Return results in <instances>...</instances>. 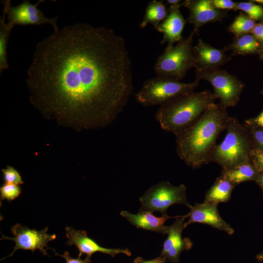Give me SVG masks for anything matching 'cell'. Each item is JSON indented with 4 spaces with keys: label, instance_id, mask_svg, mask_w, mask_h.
I'll return each mask as SVG.
<instances>
[{
    "label": "cell",
    "instance_id": "1",
    "mask_svg": "<svg viewBox=\"0 0 263 263\" xmlns=\"http://www.w3.org/2000/svg\"><path fill=\"white\" fill-rule=\"evenodd\" d=\"M27 74L32 104L76 131L110 125L133 90L124 39L111 29L87 23L58 28L39 41Z\"/></svg>",
    "mask_w": 263,
    "mask_h": 263
},
{
    "label": "cell",
    "instance_id": "2",
    "mask_svg": "<svg viewBox=\"0 0 263 263\" xmlns=\"http://www.w3.org/2000/svg\"><path fill=\"white\" fill-rule=\"evenodd\" d=\"M226 109L215 103L176 136L177 153L187 165L197 169L211 162L216 141L226 130L230 117Z\"/></svg>",
    "mask_w": 263,
    "mask_h": 263
},
{
    "label": "cell",
    "instance_id": "3",
    "mask_svg": "<svg viewBox=\"0 0 263 263\" xmlns=\"http://www.w3.org/2000/svg\"><path fill=\"white\" fill-rule=\"evenodd\" d=\"M216 99L208 90L193 91L160 106L155 118L162 129L177 136L214 104Z\"/></svg>",
    "mask_w": 263,
    "mask_h": 263
},
{
    "label": "cell",
    "instance_id": "4",
    "mask_svg": "<svg viewBox=\"0 0 263 263\" xmlns=\"http://www.w3.org/2000/svg\"><path fill=\"white\" fill-rule=\"evenodd\" d=\"M226 130L224 140L216 145L210 159L224 169L250 161L252 148L246 126L236 117H229Z\"/></svg>",
    "mask_w": 263,
    "mask_h": 263
},
{
    "label": "cell",
    "instance_id": "5",
    "mask_svg": "<svg viewBox=\"0 0 263 263\" xmlns=\"http://www.w3.org/2000/svg\"><path fill=\"white\" fill-rule=\"evenodd\" d=\"M197 32L193 29L186 38L182 39L176 45L167 46L158 57L154 67L157 76L180 81L191 68L195 67L192 42Z\"/></svg>",
    "mask_w": 263,
    "mask_h": 263
},
{
    "label": "cell",
    "instance_id": "6",
    "mask_svg": "<svg viewBox=\"0 0 263 263\" xmlns=\"http://www.w3.org/2000/svg\"><path fill=\"white\" fill-rule=\"evenodd\" d=\"M199 80L183 83L168 77L156 76L145 81L135 94L136 100L145 107L161 106L194 91Z\"/></svg>",
    "mask_w": 263,
    "mask_h": 263
},
{
    "label": "cell",
    "instance_id": "7",
    "mask_svg": "<svg viewBox=\"0 0 263 263\" xmlns=\"http://www.w3.org/2000/svg\"><path fill=\"white\" fill-rule=\"evenodd\" d=\"M196 79L209 82L219 104L224 108L235 107L239 102L244 87V84L236 76L219 67L195 69Z\"/></svg>",
    "mask_w": 263,
    "mask_h": 263
},
{
    "label": "cell",
    "instance_id": "8",
    "mask_svg": "<svg viewBox=\"0 0 263 263\" xmlns=\"http://www.w3.org/2000/svg\"><path fill=\"white\" fill-rule=\"evenodd\" d=\"M186 190L184 184L175 186L168 181H162L152 186L139 198L141 203L140 211L167 214L168 208L176 204H182L190 209L192 206L187 200Z\"/></svg>",
    "mask_w": 263,
    "mask_h": 263
},
{
    "label": "cell",
    "instance_id": "9",
    "mask_svg": "<svg viewBox=\"0 0 263 263\" xmlns=\"http://www.w3.org/2000/svg\"><path fill=\"white\" fill-rule=\"evenodd\" d=\"M44 1L40 0L35 4H32L29 0H25L16 6H12L9 0L2 1L3 10L7 15L6 25L8 28L12 30L16 25H40L48 23L52 25L54 30L58 29L57 25L58 18H48L37 8L38 4Z\"/></svg>",
    "mask_w": 263,
    "mask_h": 263
},
{
    "label": "cell",
    "instance_id": "10",
    "mask_svg": "<svg viewBox=\"0 0 263 263\" xmlns=\"http://www.w3.org/2000/svg\"><path fill=\"white\" fill-rule=\"evenodd\" d=\"M48 227L41 230L30 229L20 224L14 225L11 231L14 237L10 238L2 235L0 240H11L16 243L13 252L8 257H11L18 249L30 250L33 252L38 249L44 255L49 256L47 252L48 243L56 239L55 234L47 233Z\"/></svg>",
    "mask_w": 263,
    "mask_h": 263
},
{
    "label": "cell",
    "instance_id": "11",
    "mask_svg": "<svg viewBox=\"0 0 263 263\" xmlns=\"http://www.w3.org/2000/svg\"><path fill=\"white\" fill-rule=\"evenodd\" d=\"M185 215L179 216L171 225L169 226L168 237L163 244L161 256L172 263H179L180 255L184 250H189L193 244L191 241L182 237L185 227Z\"/></svg>",
    "mask_w": 263,
    "mask_h": 263
},
{
    "label": "cell",
    "instance_id": "12",
    "mask_svg": "<svg viewBox=\"0 0 263 263\" xmlns=\"http://www.w3.org/2000/svg\"><path fill=\"white\" fill-rule=\"evenodd\" d=\"M218 205L217 203L205 202L202 204L195 203L189 212L185 215L186 218H189L188 222H185V227L191 223H199L224 231L229 235L233 234L234 229L220 215Z\"/></svg>",
    "mask_w": 263,
    "mask_h": 263
},
{
    "label": "cell",
    "instance_id": "13",
    "mask_svg": "<svg viewBox=\"0 0 263 263\" xmlns=\"http://www.w3.org/2000/svg\"><path fill=\"white\" fill-rule=\"evenodd\" d=\"M182 6L189 10L187 22L193 24L197 31L206 23L221 21L227 17V12L215 8L211 0H186L182 2Z\"/></svg>",
    "mask_w": 263,
    "mask_h": 263
},
{
    "label": "cell",
    "instance_id": "14",
    "mask_svg": "<svg viewBox=\"0 0 263 263\" xmlns=\"http://www.w3.org/2000/svg\"><path fill=\"white\" fill-rule=\"evenodd\" d=\"M65 230L68 239L66 244L70 246H76L79 251L78 257H81L83 254L92 257L97 252L109 254L112 257L120 253L128 256L132 255L130 251L127 248H108L101 246L95 241L88 237L84 230H76L69 226L65 227Z\"/></svg>",
    "mask_w": 263,
    "mask_h": 263
},
{
    "label": "cell",
    "instance_id": "15",
    "mask_svg": "<svg viewBox=\"0 0 263 263\" xmlns=\"http://www.w3.org/2000/svg\"><path fill=\"white\" fill-rule=\"evenodd\" d=\"M195 68L208 69L218 68L231 60V57L225 54V48L219 49L213 47L199 38L197 44L193 46Z\"/></svg>",
    "mask_w": 263,
    "mask_h": 263
},
{
    "label": "cell",
    "instance_id": "16",
    "mask_svg": "<svg viewBox=\"0 0 263 263\" xmlns=\"http://www.w3.org/2000/svg\"><path fill=\"white\" fill-rule=\"evenodd\" d=\"M181 6H169L166 19L155 27L163 34L161 43L167 42L168 46L173 45L174 43L182 39V33L187 21L180 11Z\"/></svg>",
    "mask_w": 263,
    "mask_h": 263
},
{
    "label": "cell",
    "instance_id": "17",
    "mask_svg": "<svg viewBox=\"0 0 263 263\" xmlns=\"http://www.w3.org/2000/svg\"><path fill=\"white\" fill-rule=\"evenodd\" d=\"M120 214L137 228H142L163 234H167L169 227V226L164 225L165 222L169 218L179 217H170L167 214L157 217L153 214L152 212L150 211H140L137 214H134L123 210Z\"/></svg>",
    "mask_w": 263,
    "mask_h": 263
},
{
    "label": "cell",
    "instance_id": "18",
    "mask_svg": "<svg viewBox=\"0 0 263 263\" xmlns=\"http://www.w3.org/2000/svg\"><path fill=\"white\" fill-rule=\"evenodd\" d=\"M259 173L249 161L229 169H222L221 175L236 187L244 182L255 181Z\"/></svg>",
    "mask_w": 263,
    "mask_h": 263
},
{
    "label": "cell",
    "instance_id": "19",
    "mask_svg": "<svg viewBox=\"0 0 263 263\" xmlns=\"http://www.w3.org/2000/svg\"><path fill=\"white\" fill-rule=\"evenodd\" d=\"M235 187L232 183L220 175L206 193L204 202L227 203L230 200Z\"/></svg>",
    "mask_w": 263,
    "mask_h": 263
},
{
    "label": "cell",
    "instance_id": "20",
    "mask_svg": "<svg viewBox=\"0 0 263 263\" xmlns=\"http://www.w3.org/2000/svg\"><path fill=\"white\" fill-rule=\"evenodd\" d=\"M225 48L226 51L232 50V56L244 55L260 53L263 44L252 34H247L235 36L232 42Z\"/></svg>",
    "mask_w": 263,
    "mask_h": 263
},
{
    "label": "cell",
    "instance_id": "21",
    "mask_svg": "<svg viewBox=\"0 0 263 263\" xmlns=\"http://www.w3.org/2000/svg\"><path fill=\"white\" fill-rule=\"evenodd\" d=\"M168 14V10L162 0H151L147 5L140 27L144 28L151 23L155 28L166 19Z\"/></svg>",
    "mask_w": 263,
    "mask_h": 263
},
{
    "label": "cell",
    "instance_id": "22",
    "mask_svg": "<svg viewBox=\"0 0 263 263\" xmlns=\"http://www.w3.org/2000/svg\"><path fill=\"white\" fill-rule=\"evenodd\" d=\"M6 13L3 10L0 18V73L9 69L7 62V49L8 39L12 30L8 28L5 22Z\"/></svg>",
    "mask_w": 263,
    "mask_h": 263
},
{
    "label": "cell",
    "instance_id": "23",
    "mask_svg": "<svg viewBox=\"0 0 263 263\" xmlns=\"http://www.w3.org/2000/svg\"><path fill=\"white\" fill-rule=\"evenodd\" d=\"M256 24L255 21L246 14L240 13L228 28L229 32L235 36L251 33Z\"/></svg>",
    "mask_w": 263,
    "mask_h": 263
},
{
    "label": "cell",
    "instance_id": "24",
    "mask_svg": "<svg viewBox=\"0 0 263 263\" xmlns=\"http://www.w3.org/2000/svg\"><path fill=\"white\" fill-rule=\"evenodd\" d=\"M237 10L244 11L250 19L255 20L263 19V7L251 1L236 2Z\"/></svg>",
    "mask_w": 263,
    "mask_h": 263
},
{
    "label": "cell",
    "instance_id": "25",
    "mask_svg": "<svg viewBox=\"0 0 263 263\" xmlns=\"http://www.w3.org/2000/svg\"><path fill=\"white\" fill-rule=\"evenodd\" d=\"M0 201L4 199L8 201L18 197L21 192V188L19 185L4 183L0 188Z\"/></svg>",
    "mask_w": 263,
    "mask_h": 263
},
{
    "label": "cell",
    "instance_id": "26",
    "mask_svg": "<svg viewBox=\"0 0 263 263\" xmlns=\"http://www.w3.org/2000/svg\"><path fill=\"white\" fill-rule=\"evenodd\" d=\"M5 183L17 185L23 184L22 178L19 172L13 167L7 166L1 170Z\"/></svg>",
    "mask_w": 263,
    "mask_h": 263
},
{
    "label": "cell",
    "instance_id": "27",
    "mask_svg": "<svg viewBox=\"0 0 263 263\" xmlns=\"http://www.w3.org/2000/svg\"><path fill=\"white\" fill-rule=\"evenodd\" d=\"M245 126L248 130L252 148L263 149V129Z\"/></svg>",
    "mask_w": 263,
    "mask_h": 263
},
{
    "label": "cell",
    "instance_id": "28",
    "mask_svg": "<svg viewBox=\"0 0 263 263\" xmlns=\"http://www.w3.org/2000/svg\"><path fill=\"white\" fill-rule=\"evenodd\" d=\"M250 159L251 164L258 172L263 171V149L252 148L250 151Z\"/></svg>",
    "mask_w": 263,
    "mask_h": 263
},
{
    "label": "cell",
    "instance_id": "29",
    "mask_svg": "<svg viewBox=\"0 0 263 263\" xmlns=\"http://www.w3.org/2000/svg\"><path fill=\"white\" fill-rule=\"evenodd\" d=\"M211 2L215 8L221 10H237L236 2L231 0H211Z\"/></svg>",
    "mask_w": 263,
    "mask_h": 263
},
{
    "label": "cell",
    "instance_id": "30",
    "mask_svg": "<svg viewBox=\"0 0 263 263\" xmlns=\"http://www.w3.org/2000/svg\"><path fill=\"white\" fill-rule=\"evenodd\" d=\"M53 250L56 255L63 258L66 263H91V256H87L84 259H82L81 257H78L77 258H73L68 251H65L63 255H60L56 253L55 250L53 249Z\"/></svg>",
    "mask_w": 263,
    "mask_h": 263
},
{
    "label": "cell",
    "instance_id": "31",
    "mask_svg": "<svg viewBox=\"0 0 263 263\" xmlns=\"http://www.w3.org/2000/svg\"><path fill=\"white\" fill-rule=\"evenodd\" d=\"M244 124L247 126L263 129V110L257 116L245 120Z\"/></svg>",
    "mask_w": 263,
    "mask_h": 263
},
{
    "label": "cell",
    "instance_id": "32",
    "mask_svg": "<svg viewBox=\"0 0 263 263\" xmlns=\"http://www.w3.org/2000/svg\"><path fill=\"white\" fill-rule=\"evenodd\" d=\"M250 33L263 44V23L256 24Z\"/></svg>",
    "mask_w": 263,
    "mask_h": 263
},
{
    "label": "cell",
    "instance_id": "33",
    "mask_svg": "<svg viewBox=\"0 0 263 263\" xmlns=\"http://www.w3.org/2000/svg\"><path fill=\"white\" fill-rule=\"evenodd\" d=\"M168 261L167 259L160 255L159 257L155 259L145 260L141 257H138L134 260L133 263H166Z\"/></svg>",
    "mask_w": 263,
    "mask_h": 263
},
{
    "label": "cell",
    "instance_id": "34",
    "mask_svg": "<svg viewBox=\"0 0 263 263\" xmlns=\"http://www.w3.org/2000/svg\"><path fill=\"white\" fill-rule=\"evenodd\" d=\"M255 182L260 187L263 192V171L259 173Z\"/></svg>",
    "mask_w": 263,
    "mask_h": 263
},
{
    "label": "cell",
    "instance_id": "35",
    "mask_svg": "<svg viewBox=\"0 0 263 263\" xmlns=\"http://www.w3.org/2000/svg\"><path fill=\"white\" fill-rule=\"evenodd\" d=\"M169 6H182L181 0H166Z\"/></svg>",
    "mask_w": 263,
    "mask_h": 263
},
{
    "label": "cell",
    "instance_id": "36",
    "mask_svg": "<svg viewBox=\"0 0 263 263\" xmlns=\"http://www.w3.org/2000/svg\"><path fill=\"white\" fill-rule=\"evenodd\" d=\"M256 259L258 261L263 262V251L257 255Z\"/></svg>",
    "mask_w": 263,
    "mask_h": 263
},
{
    "label": "cell",
    "instance_id": "37",
    "mask_svg": "<svg viewBox=\"0 0 263 263\" xmlns=\"http://www.w3.org/2000/svg\"><path fill=\"white\" fill-rule=\"evenodd\" d=\"M252 2H256L257 3H263V0H251Z\"/></svg>",
    "mask_w": 263,
    "mask_h": 263
},
{
    "label": "cell",
    "instance_id": "38",
    "mask_svg": "<svg viewBox=\"0 0 263 263\" xmlns=\"http://www.w3.org/2000/svg\"><path fill=\"white\" fill-rule=\"evenodd\" d=\"M260 56L261 58L263 60V49L260 52Z\"/></svg>",
    "mask_w": 263,
    "mask_h": 263
},
{
    "label": "cell",
    "instance_id": "39",
    "mask_svg": "<svg viewBox=\"0 0 263 263\" xmlns=\"http://www.w3.org/2000/svg\"></svg>",
    "mask_w": 263,
    "mask_h": 263
}]
</instances>
